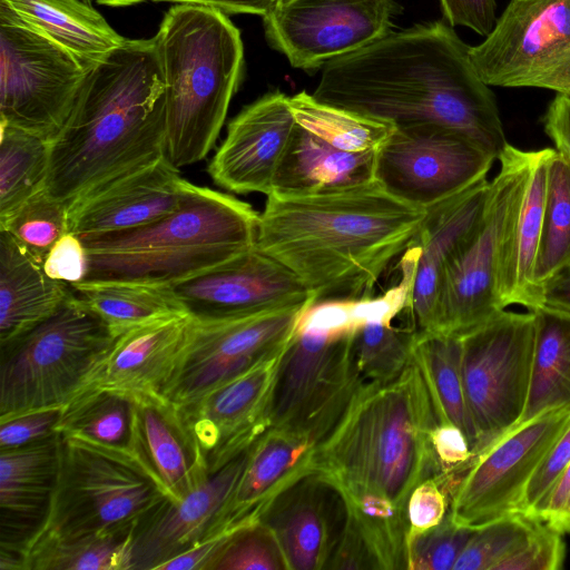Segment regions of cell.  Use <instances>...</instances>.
I'll return each instance as SVG.
<instances>
[{"mask_svg": "<svg viewBox=\"0 0 570 570\" xmlns=\"http://www.w3.org/2000/svg\"><path fill=\"white\" fill-rule=\"evenodd\" d=\"M489 181L481 179L462 193L426 209L406 249L413 257V279L407 302L416 334L436 331V308L444 269L479 224Z\"/></svg>", "mask_w": 570, "mask_h": 570, "instance_id": "cell-25", "label": "cell"}, {"mask_svg": "<svg viewBox=\"0 0 570 570\" xmlns=\"http://www.w3.org/2000/svg\"><path fill=\"white\" fill-rule=\"evenodd\" d=\"M439 416L414 358L385 385H364L314 466L340 487L386 497L406 509L412 490L440 474L430 431Z\"/></svg>", "mask_w": 570, "mask_h": 570, "instance_id": "cell-4", "label": "cell"}, {"mask_svg": "<svg viewBox=\"0 0 570 570\" xmlns=\"http://www.w3.org/2000/svg\"><path fill=\"white\" fill-rule=\"evenodd\" d=\"M317 450V444L301 433L268 429L252 449L218 531L259 519L262 508L281 489L314 466Z\"/></svg>", "mask_w": 570, "mask_h": 570, "instance_id": "cell-29", "label": "cell"}, {"mask_svg": "<svg viewBox=\"0 0 570 570\" xmlns=\"http://www.w3.org/2000/svg\"><path fill=\"white\" fill-rule=\"evenodd\" d=\"M448 493L449 489L439 475L423 480L412 490L406 504L407 539L442 522L450 508Z\"/></svg>", "mask_w": 570, "mask_h": 570, "instance_id": "cell-48", "label": "cell"}, {"mask_svg": "<svg viewBox=\"0 0 570 570\" xmlns=\"http://www.w3.org/2000/svg\"><path fill=\"white\" fill-rule=\"evenodd\" d=\"M544 304L570 311V264L544 286Z\"/></svg>", "mask_w": 570, "mask_h": 570, "instance_id": "cell-57", "label": "cell"}, {"mask_svg": "<svg viewBox=\"0 0 570 570\" xmlns=\"http://www.w3.org/2000/svg\"><path fill=\"white\" fill-rule=\"evenodd\" d=\"M376 151L341 150L296 124L269 195L311 196L373 183Z\"/></svg>", "mask_w": 570, "mask_h": 570, "instance_id": "cell-28", "label": "cell"}, {"mask_svg": "<svg viewBox=\"0 0 570 570\" xmlns=\"http://www.w3.org/2000/svg\"><path fill=\"white\" fill-rule=\"evenodd\" d=\"M155 2H175L216 9L225 14L250 13L266 16L276 4V0H151Z\"/></svg>", "mask_w": 570, "mask_h": 570, "instance_id": "cell-56", "label": "cell"}, {"mask_svg": "<svg viewBox=\"0 0 570 570\" xmlns=\"http://www.w3.org/2000/svg\"><path fill=\"white\" fill-rule=\"evenodd\" d=\"M258 518L276 538L287 570H323L345 532L350 511L340 485L313 466L281 489Z\"/></svg>", "mask_w": 570, "mask_h": 570, "instance_id": "cell-19", "label": "cell"}, {"mask_svg": "<svg viewBox=\"0 0 570 570\" xmlns=\"http://www.w3.org/2000/svg\"><path fill=\"white\" fill-rule=\"evenodd\" d=\"M393 0H289L263 17L269 46L306 71L356 51L392 30Z\"/></svg>", "mask_w": 570, "mask_h": 570, "instance_id": "cell-16", "label": "cell"}, {"mask_svg": "<svg viewBox=\"0 0 570 570\" xmlns=\"http://www.w3.org/2000/svg\"><path fill=\"white\" fill-rule=\"evenodd\" d=\"M281 353L174 409L209 474L250 448L268 430L263 410Z\"/></svg>", "mask_w": 570, "mask_h": 570, "instance_id": "cell-20", "label": "cell"}, {"mask_svg": "<svg viewBox=\"0 0 570 570\" xmlns=\"http://www.w3.org/2000/svg\"><path fill=\"white\" fill-rule=\"evenodd\" d=\"M415 331L401 330L392 321L370 320L354 333L353 360L366 385H385L396 380L413 358Z\"/></svg>", "mask_w": 570, "mask_h": 570, "instance_id": "cell-42", "label": "cell"}, {"mask_svg": "<svg viewBox=\"0 0 570 570\" xmlns=\"http://www.w3.org/2000/svg\"><path fill=\"white\" fill-rule=\"evenodd\" d=\"M312 304L240 318L191 317L189 337L164 400L173 409H180L258 362L279 354Z\"/></svg>", "mask_w": 570, "mask_h": 570, "instance_id": "cell-14", "label": "cell"}, {"mask_svg": "<svg viewBox=\"0 0 570 570\" xmlns=\"http://www.w3.org/2000/svg\"><path fill=\"white\" fill-rule=\"evenodd\" d=\"M295 125L288 96L281 91L262 96L228 124L207 167L210 178L228 191L269 195Z\"/></svg>", "mask_w": 570, "mask_h": 570, "instance_id": "cell-23", "label": "cell"}, {"mask_svg": "<svg viewBox=\"0 0 570 570\" xmlns=\"http://www.w3.org/2000/svg\"><path fill=\"white\" fill-rule=\"evenodd\" d=\"M62 409L37 410L0 420V450L27 445L55 434Z\"/></svg>", "mask_w": 570, "mask_h": 570, "instance_id": "cell-51", "label": "cell"}, {"mask_svg": "<svg viewBox=\"0 0 570 570\" xmlns=\"http://www.w3.org/2000/svg\"><path fill=\"white\" fill-rule=\"evenodd\" d=\"M42 266L56 281L70 285L80 283L87 273V253L81 239L66 233L50 249Z\"/></svg>", "mask_w": 570, "mask_h": 570, "instance_id": "cell-52", "label": "cell"}, {"mask_svg": "<svg viewBox=\"0 0 570 570\" xmlns=\"http://www.w3.org/2000/svg\"><path fill=\"white\" fill-rule=\"evenodd\" d=\"M495 159L470 137L446 127L395 128L376 151L375 180L403 203L428 209L487 178Z\"/></svg>", "mask_w": 570, "mask_h": 570, "instance_id": "cell-13", "label": "cell"}, {"mask_svg": "<svg viewBox=\"0 0 570 570\" xmlns=\"http://www.w3.org/2000/svg\"><path fill=\"white\" fill-rule=\"evenodd\" d=\"M99 4L110 6V7H122L140 3L147 0H96Z\"/></svg>", "mask_w": 570, "mask_h": 570, "instance_id": "cell-59", "label": "cell"}, {"mask_svg": "<svg viewBox=\"0 0 570 570\" xmlns=\"http://www.w3.org/2000/svg\"><path fill=\"white\" fill-rule=\"evenodd\" d=\"M287 1H289V0H276V4L277 3H284V2H287Z\"/></svg>", "mask_w": 570, "mask_h": 570, "instance_id": "cell-60", "label": "cell"}, {"mask_svg": "<svg viewBox=\"0 0 570 570\" xmlns=\"http://www.w3.org/2000/svg\"><path fill=\"white\" fill-rule=\"evenodd\" d=\"M540 88L570 95V52L563 62L542 81Z\"/></svg>", "mask_w": 570, "mask_h": 570, "instance_id": "cell-58", "label": "cell"}, {"mask_svg": "<svg viewBox=\"0 0 570 570\" xmlns=\"http://www.w3.org/2000/svg\"><path fill=\"white\" fill-rule=\"evenodd\" d=\"M258 219L249 204L188 181L181 204L167 216L136 229L80 238L87 253L80 283L173 286L254 247Z\"/></svg>", "mask_w": 570, "mask_h": 570, "instance_id": "cell-5", "label": "cell"}, {"mask_svg": "<svg viewBox=\"0 0 570 570\" xmlns=\"http://www.w3.org/2000/svg\"><path fill=\"white\" fill-rule=\"evenodd\" d=\"M540 522L517 511L475 528L453 570H495L528 542Z\"/></svg>", "mask_w": 570, "mask_h": 570, "instance_id": "cell-43", "label": "cell"}, {"mask_svg": "<svg viewBox=\"0 0 570 570\" xmlns=\"http://www.w3.org/2000/svg\"><path fill=\"white\" fill-rule=\"evenodd\" d=\"M353 301L318 302L302 314L279 355L263 410L267 429L301 433L320 448L365 385L353 360Z\"/></svg>", "mask_w": 570, "mask_h": 570, "instance_id": "cell-7", "label": "cell"}, {"mask_svg": "<svg viewBox=\"0 0 570 570\" xmlns=\"http://www.w3.org/2000/svg\"><path fill=\"white\" fill-rule=\"evenodd\" d=\"M0 222L45 189L50 142L22 129L0 124Z\"/></svg>", "mask_w": 570, "mask_h": 570, "instance_id": "cell-38", "label": "cell"}, {"mask_svg": "<svg viewBox=\"0 0 570 570\" xmlns=\"http://www.w3.org/2000/svg\"><path fill=\"white\" fill-rule=\"evenodd\" d=\"M71 285L49 277L9 233L0 230V346L50 317Z\"/></svg>", "mask_w": 570, "mask_h": 570, "instance_id": "cell-30", "label": "cell"}, {"mask_svg": "<svg viewBox=\"0 0 570 570\" xmlns=\"http://www.w3.org/2000/svg\"><path fill=\"white\" fill-rule=\"evenodd\" d=\"M429 438L439 476L449 485H455L456 475L463 474L474 456L466 435L455 424L440 421L431 429Z\"/></svg>", "mask_w": 570, "mask_h": 570, "instance_id": "cell-49", "label": "cell"}, {"mask_svg": "<svg viewBox=\"0 0 570 570\" xmlns=\"http://www.w3.org/2000/svg\"><path fill=\"white\" fill-rule=\"evenodd\" d=\"M535 156L537 150L509 142L499 154L500 169L489 181L481 219L444 269L435 333L460 336L502 311L497 298L501 250Z\"/></svg>", "mask_w": 570, "mask_h": 570, "instance_id": "cell-10", "label": "cell"}, {"mask_svg": "<svg viewBox=\"0 0 570 570\" xmlns=\"http://www.w3.org/2000/svg\"><path fill=\"white\" fill-rule=\"evenodd\" d=\"M570 264V163L556 149L548 167L540 245L534 267L535 284L547 283Z\"/></svg>", "mask_w": 570, "mask_h": 570, "instance_id": "cell-41", "label": "cell"}, {"mask_svg": "<svg viewBox=\"0 0 570 570\" xmlns=\"http://www.w3.org/2000/svg\"><path fill=\"white\" fill-rule=\"evenodd\" d=\"M350 513L364 535L379 569H407L406 509L384 495L342 488Z\"/></svg>", "mask_w": 570, "mask_h": 570, "instance_id": "cell-40", "label": "cell"}, {"mask_svg": "<svg viewBox=\"0 0 570 570\" xmlns=\"http://www.w3.org/2000/svg\"><path fill=\"white\" fill-rule=\"evenodd\" d=\"M560 531L542 521L528 542L503 560L495 570H558L566 557V544Z\"/></svg>", "mask_w": 570, "mask_h": 570, "instance_id": "cell-47", "label": "cell"}, {"mask_svg": "<svg viewBox=\"0 0 570 570\" xmlns=\"http://www.w3.org/2000/svg\"><path fill=\"white\" fill-rule=\"evenodd\" d=\"M59 458L58 433L0 450V570H22L23 550L48 514Z\"/></svg>", "mask_w": 570, "mask_h": 570, "instance_id": "cell-26", "label": "cell"}, {"mask_svg": "<svg viewBox=\"0 0 570 570\" xmlns=\"http://www.w3.org/2000/svg\"><path fill=\"white\" fill-rule=\"evenodd\" d=\"M59 446L48 514L23 554L48 541L136 530L169 499L131 454L65 434Z\"/></svg>", "mask_w": 570, "mask_h": 570, "instance_id": "cell-8", "label": "cell"}, {"mask_svg": "<svg viewBox=\"0 0 570 570\" xmlns=\"http://www.w3.org/2000/svg\"><path fill=\"white\" fill-rule=\"evenodd\" d=\"M115 337L153 321L186 313L171 286L137 283L72 284Z\"/></svg>", "mask_w": 570, "mask_h": 570, "instance_id": "cell-36", "label": "cell"}, {"mask_svg": "<svg viewBox=\"0 0 570 570\" xmlns=\"http://www.w3.org/2000/svg\"><path fill=\"white\" fill-rule=\"evenodd\" d=\"M530 312L535 326L531 381L514 426L550 409L570 405V311L543 304Z\"/></svg>", "mask_w": 570, "mask_h": 570, "instance_id": "cell-33", "label": "cell"}, {"mask_svg": "<svg viewBox=\"0 0 570 570\" xmlns=\"http://www.w3.org/2000/svg\"><path fill=\"white\" fill-rule=\"evenodd\" d=\"M534 333L532 312L505 308L460 335L464 394L479 440L474 456L512 429L523 413Z\"/></svg>", "mask_w": 570, "mask_h": 570, "instance_id": "cell-12", "label": "cell"}, {"mask_svg": "<svg viewBox=\"0 0 570 570\" xmlns=\"http://www.w3.org/2000/svg\"><path fill=\"white\" fill-rule=\"evenodd\" d=\"M570 52V0H510L470 57L491 86L540 88Z\"/></svg>", "mask_w": 570, "mask_h": 570, "instance_id": "cell-17", "label": "cell"}, {"mask_svg": "<svg viewBox=\"0 0 570 570\" xmlns=\"http://www.w3.org/2000/svg\"><path fill=\"white\" fill-rule=\"evenodd\" d=\"M135 530L53 540L27 550L22 570H131Z\"/></svg>", "mask_w": 570, "mask_h": 570, "instance_id": "cell-39", "label": "cell"}, {"mask_svg": "<svg viewBox=\"0 0 570 570\" xmlns=\"http://www.w3.org/2000/svg\"><path fill=\"white\" fill-rule=\"evenodd\" d=\"M165 82L166 157L176 167L215 146L243 80L240 31L224 12L177 3L154 36Z\"/></svg>", "mask_w": 570, "mask_h": 570, "instance_id": "cell-6", "label": "cell"}, {"mask_svg": "<svg viewBox=\"0 0 570 570\" xmlns=\"http://www.w3.org/2000/svg\"><path fill=\"white\" fill-rule=\"evenodd\" d=\"M440 4L451 27H466L483 37L497 21L495 0H440Z\"/></svg>", "mask_w": 570, "mask_h": 570, "instance_id": "cell-53", "label": "cell"}, {"mask_svg": "<svg viewBox=\"0 0 570 570\" xmlns=\"http://www.w3.org/2000/svg\"><path fill=\"white\" fill-rule=\"evenodd\" d=\"M570 422V405L544 411L512 428L479 454L451 491L454 522L479 528L519 512L528 483Z\"/></svg>", "mask_w": 570, "mask_h": 570, "instance_id": "cell-15", "label": "cell"}, {"mask_svg": "<svg viewBox=\"0 0 570 570\" xmlns=\"http://www.w3.org/2000/svg\"><path fill=\"white\" fill-rule=\"evenodd\" d=\"M289 107L296 124L345 151L379 149L395 130L389 121L323 104L305 91L289 97Z\"/></svg>", "mask_w": 570, "mask_h": 570, "instance_id": "cell-37", "label": "cell"}, {"mask_svg": "<svg viewBox=\"0 0 570 570\" xmlns=\"http://www.w3.org/2000/svg\"><path fill=\"white\" fill-rule=\"evenodd\" d=\"M191 323L189 314H177L119 335L94 366L78 395L102 390L135 403L166 402L164 392L185 348Z\"/></svg>", "mask_w": 570, "mask_h": 570, "instance_id": "cell-24", "label": "cell"}, {"mask_svg": "<svg viewBox=\"0 0 570 570\" xmlns=\"http://www.w3.org/2000/svg\"><path fill=\"white\" fill-rule=\"evenodd\" d=\"M171 288L186 313L198 321L248 317L314 303L304 283L256 245Z\"/></svg>", "mask_w": 570, "mask_h": 570, "instance_id": "cell-18", "label": "cell"}, {"mask_svg": "<svg viewBox=\"0 0 570 570\" xmlns=\"http://www.w3.org/2000/svg\"><path fill=\"white\" fill-rule=\"evenodd\" d=\"M91 67L0 0V124L50 142Z\"/></svg>", "mask_w": 570, "mask_h": 570, "instance_id": "cell-11", "label": "cell"}, {"mask_svg": "<svg viewBox=\"0 0 570 570\" xmlns=\"http://www.w3.org/2000/svg\"><path fill=\"white\" fill-rule=\"evenodd\" d=\"M546 134L554 149L570 163V96L557 94L543 116Z\"/></svg>", "mask_w": 570, "mask_h": 570, "instance_id": "cell-55", "label": "cell"}, {"mask_svg": "<svg viewBox=\"0 0 570 570\" xmlns=\"http://www.w3.org/2000/svg\"><path fill=\"white\" fill-rule=\"evenodd\" d=\"M425 214L376 180L320 195H268L255 245L289 268L311 291L314 303L360 301L372 296Z\"/></svg>", "mask_w": 570, "mask_h": 570, "instance_id": "cell-2", "label": "cell"}, {"mask_svg": "<svg viewBox=\"0 0 570 570\" xmlns=\"http://www.w3.org/2000/svg\"><path fill=\"white\" fill-rule=\"evenodd\" d=\"M570 96V95H569Z\"/></svg>", "mask_w": 570, "mask_h": 570, "instance_id": "cell-62", "label": "cell"}, {"mask_svg": "<svg viewBox=\"0 0 570 570\" xmlns=\"http://www.w3.org/2000/svg\"><path fill=\"white\" fill-rule=\"evenodd\" d=\"M553 153L554 148L537 150L522 199L510 220L497 276V298L501 309L517 304L533 311L544 304L543 291L534 281V267L543 223L548 167Z\"/></svg>", "mask_w": 570, "mask_h": 570, "instance_id": "cell-27", "label": "cell"}, {"mask_svg": "<svg viewBox=\"0 0 570 570\" xmlns=\"http://www.w3.org/2000/svg\"><path fill=\"white\" fill-rule=\"evenodd\" d=\"M20 18L94 66L127 38L83 0H1Z\"/></svg>", "mask_w": 570, "mask_h": 570, "instance_id": "cell-32", "label": "cell"}, {"mask_svg": "<svg viewBox=\"0 0 570 570\" xmlns=\"http://www.w3.org/2000/svg\"><path fill=\"white\" fill-rule=\"evenodd\" d=\"M83 1H86V2H88V3H91V2H92V0H83Z\"/></svg>", "mask_w": 570, "mask_h": 570, "instance_id": "cell-61", "label": "cell"}, {"mask_svg": "<svg viewBox=\"0 0 570 570\" xmlns=\"http://www.w3.org/2000/svg\"><path fill=\"white\" fill-rule=\"evenodd\" d=\"M212 570H287L276 538L259 519L242 525Z\"/></svg>", "mask_w": 570, "mask_h": 570, "instance_id": "cell-45", "label": "cell"}, {"mask_svg": "<svg viewBox=\"0 0 570 570\" xmlns=\"http://www.w3.org/2000/svg\"><path fill=\"white\" fill-rule=\"evenodd\" d=\"M9 233L43 265L53 245L68 233V205L42 189L0 222Z\"/></svg>", "mask_w": 570, "mask_h": 570, "instance_id": "cell-44", "label": "cell"}, {"mask_svg": "<svg viewBox=\"0 0 570 570\" xmlns=\"http://www.w3.org/2000/svg\"><path fill=\"white\" fill-rule=\"evenodd\" d=\"M413 358L421 370L439 422L449 421L459 426L474 455L479 440L464 394L460 336L415 333Z\"/></svg>", "mask_w": 570, "mask_h": 570, "instance_id": "cell-34", "label": "cell"}, {"mask_svg": "<svg viewBox=\"0 0 570 570\" xmlns=\"http://www.w3.org/2000/svg\"><path fill=\"white\" fill-rule=\"evenodd\" d=\"M188 181L164 156L94 186L68 205V233L79 238L136 229L177 209Z\"/></svg>", "mask_w": 570, "mask_h": 570, "instance_id": "cell-21", "label": "cell"}, {"mask_svg": "<svg viewBox=\"0 0 570 570\" xmlns=\"http://www.w3.org/2000/svg\"><path fill=\"white\" fill-rule=\"evenodd\" d=\"M474 529L454 522L448 511L440 524L407 539V569L453 570Z\"/></svg>", "mask_w": 570, "mask_h": 570, "instance_id": "cell-46", "label": "cell"}, {"mask_svg": "<svg viewBox=\"0 0 570 570\" xmlns=\"http://www.w3.org/2000/svg\"><path fill=\"white\" fill-rule=\"evenodd\" d=\"M528 515L561 533L570 532V462L546 498Z\"/></svg>", "mask_w": 570, "mask_h": 570, "instance_id": "cell-54", "label": "cell"}, {"mask_svg": "<svg viewBox=\"0 0 570 570\" xmlns=\"http://www.w3.org/2000/svg\"><path fill=\"white\" fill-rule=\"evenodd\" d=\"M570 462V422L549 449L522 497L519 512L529 514L548 494Z\"/></svg>", "mask_w": 570, "mask_h": 570, "instance_id": "cell-50", "label": "cell"}, {"mask_svg": "<svg viewBox=\"0 0 570 570\" xmlns=\"http://www.w3.org/2000/svg\"><path fill=\"white\" fill-rule=\"evenodd\" d=\"M164 156L166 94L156 41L126 39L90 68L50 141L45 189L69 205L94 186Z\"/></svg>", "mask_w": 570, "mask_h": 570, "instance_id": "cell-3", "label": "cell"}, {"mask_svg": "<svg viewBox=\"0 0 570 570\" xmlns=\"http://www.w3.org/2000/svg\"><path fill=\"white\" fill-rule=\"evenodd\" d=\"M137 450L156 482L178 501L210 475L176 411L166 402L136 403Z\"/></svg>", "mask_w": 570, "mask_h": 570, "instance_id": "cell-31", "label": "cell"}, {"mask_svg": "<svg viewBox=\"0 0 570 570\" xmlns=\"http://www.w3.org/2000/svg\"><path fill=\"white\" fill-rule=\"evenodd\" d=\"M115 340L71 286L50 317L0 346V420L65 407Z\"/></svg>", "mask_w": 570, "mask_h": 570, "instance_id": "cell-9", "label": "cell"}, {"mask_svg": "<svg viewBox=\"0 0 570 570\" xmlns=\"http://www.w3.org/2000/svg\"><path fill=\"white\" fill-rule=\"evenodd\" d=\"M254 444L183 499H167L140 521L132 539L131 570H157L219 530Z\"/></svg>", "mask_w": 570, "mask_h": 570, "instance_id": "cell-22", "label": "cell"}, {"mask_svg": "<svg viewBox=\"0 0 570 570\" xmlns=\"http://www.w3.org/2000/svg\"><path fill=\"white\" fill-rule=\"evenodd\" d=\"M55 431L135 455L153 476L136 446V403L125 396L85 391L62 409Z\"/></svg>", "mask_w": 570, "mask_h": 570, "instance_id": "cell-35", "label": "cell"}, {"mask_svg": "<svg viewBox=\"0 0 570 570\" xmlns=\"http://www.w3.org/2000/svg\"><path fill=\"white\" fill-rule=\"evenodd\" d=\"M470 46L443 21L391 30L322 67L313 97L395 128L446 127L498 156L508 144L495 96Z\"/></svg>", "mask_w": 570, "mask_h": 570, "instance_id": "cell-1", "label": "cell"}]
</instances>
